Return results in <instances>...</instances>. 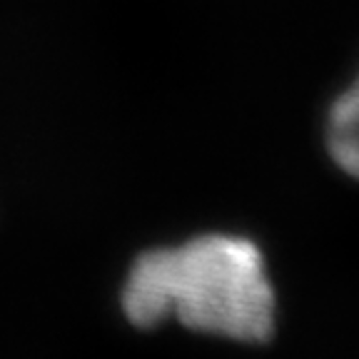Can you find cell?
Segmentation results:
<instances>
[{"label":"cell","instance_id":"obj_1","mask_svg":"<svg viewBox=\"0 0 359 359\" xmlns=\"http://www.w3.org/2000/svg\"><path fill=\"white\" fill-rule=\"evenodd\" d=\"M135 327L177 317L190 330L264 342L275 330V292L250 240L208 235L137 257L123 290Z\"/></svg>","mask_w":359,"mask_h":359},{"label":"cell","instance_id":"obj_2","mask_svg":"<svg viewBox=\"0 0 359 359\" xmlns=\"http://www.w3.org/2000/svg\"><path fill=\"white\" fill-rule=\"evenodd\" d=\"M327 147L332 160L359 180V83L332 102L327 118Z\"/></svg>","mask_w":359,"mask_h":359},{"label":"cell","instance_id":"obj_3","mask_svg":"<svg viewBox=\"0 0 359 359\" xmlns=\"http://www.w3.org/2000/svg\"><path fill=\"white\" fill-rule=\"evenodd\" d=\"M357 83H359V78H357Z\"/></svg>","mask_w":359,"mask_h":359}]
</instances>
